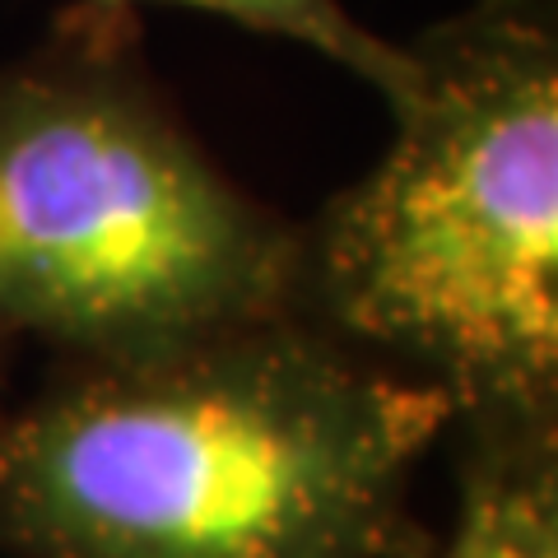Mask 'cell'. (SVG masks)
I'll use <instances>...</instances> for the list:
<instances>
[{
    "label": "cell",
    "instance_id": "obj_1",
    "mask_svg": "<svg viewBox=\"0 0 558 558\" xmlns=\"http://www.w3.org/2000/svg\"><path fill=\"white\" fill-rule=\"evenodd\" d=\"M447 391L317 322L65 359L0 414V539L20 558H405Z\"/></svg>",
    "mask_w": 558,
    "mask_h": 558
},
{
    "label": "cell",
    "instance_id": "obj_2",
    "mask_svg": "<svg viewBox=\"0 0 558 558\" xmlns=\"http://www.w3.org/2000/svg\"><path fill=\"white\" fill-rule=\"evenodd\" d=\"M405 57L391 145L299 223L293 312L433 381L475 433L554 428L558 10L470 0Z\"/></svg>",
    "mask_w": 558,
    "mask_h": 558
},
{
    "label": "cell",
    "instance_id": "obj_3",
    "mask_svg": "<svg viewBox=\"0 0 558 558\" xmlns=\"http://www.w3.org/2000/svg\"><path fill=\"white\" fill-rule=\"evenodd\" d=\"M299 223L201 145L135 10L75 0L0 65V336L140 359L293 312Z\"/></svg>",
    "mask_w": 558,
    "mask_h": 558
},
{
    "label": "cell",
    "instance_id": "obj_4",
    "mask_svg": "<svg viewBox=\"0 0 558 558\" xmlns=\"http://www.w3.org/2000/svg\"><path fill=\"white\" fill-rule=\"evenodd\" d=\"M438 558H558L554 428L475 433V461Z\"/></svg>",
    "mask_w": 558,
    "mask_h": 558
},
{
    "label": "cell",
    "instance_id": "obj_5",
    "mask_svg": "<svg viewBox=\"0 0 558 558\" xmlns=\"http://www.w3.org/2000/svg\"><path fill=\"white\" fill-rule=\"evenodd\" d=\"M89 5H112V10H135V5H186L219 14L229 24H242L266 38H289L317 57L336 61L354 80L387 98V108L405 94L410 84V57L405 43H391L359 24L340 0H89Z\"/></svg>",
    "mask_w": 558,
    "mask_h": 558
}]
</instances>
